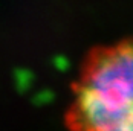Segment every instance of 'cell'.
Instances as JSON below:
<instances>
[{
  "mask_svg": "<svg viewBox=\"0 0 133 131\" xmlns=\"http://www.w3.org/2000/svg\"><path fill=\"white\" fill-rule=\"evenodd\" d=\"M69 131H133V40L95 49L64 111Z\"/></svg>",
  "mask_w": 133,
  "mask_h": 131,
  "instance_id": "6da1fadb",
  "label": "cell"
}]
</instances>
